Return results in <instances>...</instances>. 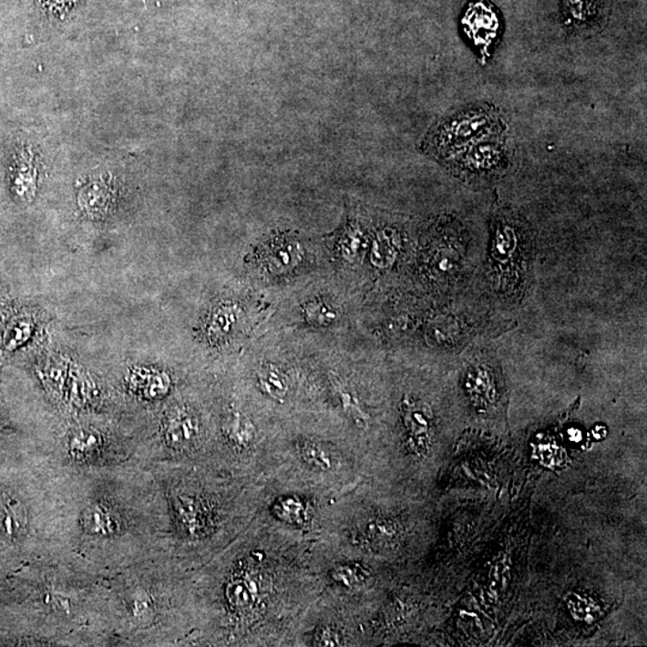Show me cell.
<instances>
[{"label":"cell","instance_id":"obj_10","mask_svg":"<svg viewBox=\"0 0 647 647\" xmlns=\"http://www.w3.org/2000/svg\"><path fill=\"white\" fill-rule=\"evenodd\" d=\"M36 167L28 151L21 150L14 159L11 169V185L15 194L22 200L32 198L36 191Z\"/></svg>","mask_w":647,"mask_h":647},{"label":"cell","instance_id":"obj_3","mask_svg":"<svg viewBox=\"0 0 647 647\" xmlns=\"http://www.w3.org/2000/svg\"><path fill=\"white\" fill-rule=\"evenodd\" d=\"M462 23L471 44L481 55H488L490 47L500 36L501 22L496 7L485 0H475L467 6Z\"/></svg>","mask_w":647,"mask_h":647},{"label":"cell","instance_id":"obj_4","mask_svg":"<svg viewBox=\"0 0 647 647\" xmlns=\"http://www.w3.org/2000/svg\"><path fill=\"white\" fill-rule=\"evenodd\" d=\"M563 23L577 36L596 33L607 20L608 0H561Z\"/></svg>","mask_w":647,"mask_h":647},{"label":"cell","instance_id":"obj_1","mask_svg":"<svg viewBox=\"0 0 647 647\" xmlns=\"http://www.w3.org/2000/svg\"><path fill=\"white\" fill-rule=\"evenodd\" d=\"M501 133H508V124L500 110L488 102H476L437 120L426 133L421 150L444 163L478 139Z\"/></svg>","mask_w":647,"mask_h":647},{"label":"cell","instance_id":"obj_13","mask_svg":"<svg viewBox=\"0 0 647 647\" xmlns=\"http://www.w3.org/2000/svg\"><path fill=\"white\" fill-rule=\"evenodd\" d=\"M259 384L262 390L272 398L283 401L288 394L287 376L272 365H262L258 371Z\"/></svg>","mask_w":647,"mask_h":647},{"label":"cell","instance_id":"obj_2","mask_svg":"<svg viewBox=\"0 0 647 647\" xmlns=\"http://www.w3.org/2000/svg\"><path fill=\"white\" fill-rule=\"evenodd\" d=\"M512 149L508 133L478 139L443 165L456 177L471 184L497 180L508 172Z\"/></svg>","mask_w":647,"mask_h":647},{"label":"cell","instance_id":"obj_15","mask_svg":"<svg viewBox=\"0 0 647 647\" xmlns=\"http://www.w3.org/2000/svg\"><path fill=\"white\" fill-rule=\"evenodd\" d=\"M132 383L149 397H158L169 387V376L159 372L139 371L133 375Z\"/></svg>","mask_w":647,"mask_h":647},{"label":"cell","instance_id":"obj_21","mask_svg":"<svg viewBox=\"0 0 647 647\" xmlns=\"http://www.w3.org/2000/svg\"><path fill=\"white\" fill-rule=\"evenodd\" d=\"M303 452L304 458L311 459L308 462L315 467H323V469L333 467V463L330 462V456L327 455L325 448L321 444L310 443L303 445Z\"/></svg>","mask_w":647,"mask_h":647},{"label":"cell","instance_id":"obj_5","mask_svg":"<svg viewBox=\"0 0 647 647\" xmlns=\"http://www.w3.org/2000/svg\"><path fill=\"white\" fill-rule=\"evenodd\" d=\"M303 251L298 240L279 237L266 243L261 258L264 268L272 273H283L303 261Z\"/></svg>","mask_w":647,"mask_h":647},{"label":"cell","instance_id":"obj_17","mask_svg":"<svg viewBox=\"0 0 647 647\" xmlns=\"http://www.w3.org/2000/svg\"><path fill=\"white\" fill-rule=\"evenodd\" d=\"M224 429L228 436L238 444H249L254 436L252 424L240 414H233L228 417Z\"/></svg>","mask_w":647,"mask_h":647},{"label":"cell","instance_id":"obj_14","mask_svg":"<svg viewBox=\"0 0 647 647\" xmlns=\"http://www.w3.org/2000/svg\"><path fill=\"white\" fill-rule=\"evenodd\" d=\"M365 245H366V237H365L363 228L355 222L349 223L344 228L340 242H338V246H340L338 249L341 251L342 257L345 261L355 262V259L359 258L361 252H363Z\"/></svg>","mask_w":647,"mask_h":647},{"label":"cell","instance_id":"obj_22","mask_svg":"<svg viewBox=\"0 0 647 647\" xmlns=\"http://www.w3.org/2000/svg\"><path fill=\"white\" fill-rule=\"evenodd\" d=\"M341 392H342V391H341ZM342 398H344V399H345V401H349V395H346V394H344V392H342ZM350 406H352V408H353L354 410H355V409H356V406H355V405H354V403H353V402H350Z\"/></svg>","mask_w":647,"mask_h":647},{"label":"cell","instance_id":"obj_16","mask_svg":"<svg viewBox=\"0 0 647 647\" xmlns=\"http://www.w3.org/2000/svg\"><path fill=\"white\" fill-rule=\"evenodd\" d=\"M303 313L307 323L314 326H329L338 317L337 312L323 302L308 303L303 307Z\"/></svg>","mask_w":647,"mask_h":647},{"label":"cell","instance_id":"obj_19","mask_svg":"<svg viewBox=\"0 0 647 647\" xmlns=\"http://www.w3.org/2000/svg\"><path fill=\"white\" fill-rule=\"evenodd\" d=\"M85 524L90 531L98 534L112 531L113 521L105 511L100 508L89 509L85 516Z\"/></svg>","mask_w":647,"mask_h":647},{"label":"cell","instance_id":"obj_7","mask_svg":"<svg viewBox=\"0 0 647 647\" xmlns=\"http://www.w3.org/2000/svg\"><path fill=\"white\" fill-rule=\"evenodd\" d=\"M405 420L410 439L416 445L417 450H420L418 452L427 450L432 427L431 410L424 405L406 402Z\"/></svg>","mask_w":647,"mask_h":647},{"label":"cell","instance_id":"obj_6","mask_svg":"<svg viewBox=\"0 0 647 647\" xmlns=\"http://www.w3.org/2000/svg\"><path fill=\"white\" fill-rule=\"evenodd\" d=\"M401 234L395 228L386 227L375 234L372 242L371 262L378 269H387L394 264L401 251Z\"/></svg>","mask_w":647,"mask_h":647},{"label":"cell","instance_id":"obj_12","mask_svg":"<svg viewBox=\"0 0 647 647\" xmlns=\"http://www.w3.org/2000/svg\"><path fill=\"white\" fill-rule=\"evenodd\" d=\"M25 525L26 512L22 506L16 501L0 500V536L13 539Z\"/></svg>","mask_w":647,"mask_h":647},{"label":"cell","instance_id":"obj_11","mask_svg":"<svg viewBox=\"0 0 647 647\" xmlns=\"http://www.w3.org/2000/svg\"><path fill=\"white\" fill-rule=\"evenodd\" d=\"M112 201V193L105 182L97 181L86 186L79 194V204L89 215H102Z\"/></svg>","mask_w":647,"mask_h":647},{"label":"cell","instance_id":"obj_20","mask_svg":"<svg viewBox=\"0 0 647 647\" xmlns=\"http://www.w3.org/2000/svg\"><path fill=\"white\" fill-rule=\"evenodd\" d=\"M100 437L93 432L82 431L76 434L71 440V450L85 456L97 450Z\"/></svg>","mask_w":647,"mask_h":647},{"label":"cell","instance_id":"obj_8","mask_svg":"<svg viewBox=\"0 0 647 647\" xmlns=\"http://www.w3.org/2000/svg\"><path fill=\"white\" fill-rule=\"evenodd\" d=\"M241 319V310L237 303H221L211 312L208 319L207 334L211 342L226 340L238 326Z\"/></svg>","mask_w":647,"mask_h":647},{"label":"cell","instance_id":"obj_9","mask_svg":"<svg viewBox=\"0 0 647 647\" xmlns=\"http://www.w3.org/2000/svg\"><path fill=\"white\" fill-rule=\"evenodd\" d=\"M198 434V421L188 410H175L166 422L165 436L173 447H185L191 443Z\"/></svg>","mask_w":647,"mask_h":647},{"label":"cell","instance_id":"obj_18","mask_svg":"<svg viewBox=\"0 0 647 647\" xmlns=\"http://www.w3.org/2000/svg\"><path fill=\"white\" fill-rule=\"evenodd\" d=\"M570 611L573 612L574 618L578 620H593L596 619L597 607L588 597H581L580 593H570L569 599Z\"/></svg>","mask_w":647,"mask_h":647}]
</instances>
